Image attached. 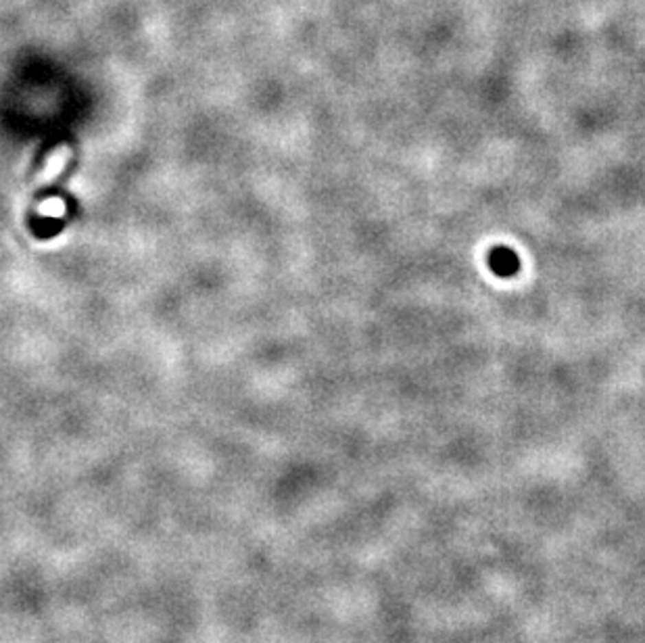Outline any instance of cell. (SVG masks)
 Listing matches in <instances>:
<instances>
[{"instance_id":"1","label":"cell","mask_w":645,"mask_h":643,"mask_svg":"<svg viewBox=\"0 0 645 643\" xmlns=\"http://www.w3.org/2000/svg\"><path fill=\"white\" fill-rule=\"evenodd\" d=\"M489 265H491V270L497 274V276H501V278H508V276H514L516 272H518V255L512 251V249H508V247H497V249H493L491 251V255H489Z\"/></svg>"}]
</instances>
